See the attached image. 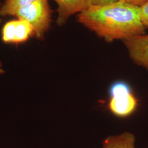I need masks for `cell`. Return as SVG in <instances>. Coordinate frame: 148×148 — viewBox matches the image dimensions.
Returning a JSON list of instances; mask_svg holds the SVG:
<instances>
[{"label":"cell","mask_w":148,"mask_h":148,"mask_svg":"<svg viewBox=\"0 0 148 148\" xmlns=\"http://www.w3.org/2000/svg\"><path fill=\"white\" fill-rule=\"evenodd\" d=\"M78 21L106 41L143 35L145 27L139 7L123 0L107 5L88 7L77 16Z\"/></svg>","instance_id":"1"},{"label":"cell","mask_w":148,"mask_h":148,"mask_svg":"<svg viewBox=\"0 0 148 148\" xmlns=\"http://www.w3.org/2000/svg\"><path fill=\"white\" fill-rule=\"evenodd\" d=\"M107 107L112 114L119 118H126L137 110L139 101L132 89L126 82L117 80L110 86Z\"/></svg>","instance_id":"2"},{"label":"cell","mask_w":148,"mask_h":148,"mask_svg":"<svg viewBox=\"0 0 148 148\" xmlns=\"http://www.w3.org/2000/svg\"><path fill=\"white\" fill-rule=\"evenodd\" d=\"M13 16L29 23L34 29V35L42 40L51 21V11L48 0H36L19 9Z\"/></svg>","instance_id":"3"},{"label":"cell","mask_w":148,"mask_h":148,"mask_svg":"<svg viewBox=\"0 0 148 148\" xmlns=\"http://www.w3.org/2000/svg\"><path fill=\"white\" fill-rule=\"evenodd\" d=\"M124 43L134 62L148 70V34L127 38Z\"/></svg>","instance_id":"4"},{"label":"cell","mask_w":148,"mask_h":148,"mask_svg":"<svg viewBox=\"0 0 148 148\" xmlns=\"http://www.w3.org/2000/svg\"><path fill=\"white\" fill-rule=\"evenodd\" d=\"M58 5L57 24L63 26L70 16L76 13H81L88 7V0H56Z\"/></svg>","instance_id":"5"},{"label":"cell","mask_w":148,"mask_h":148,"mask_svg":"<svg viewBox=\"0 0 148 148\" xmlns=\"http://www.w3.org/2000/svg\"><path fill=\"white\" fill-rule=\"evenodd\" d=\"M135 140L132 133L126 132L106 138L103 141V148H136Z\"/></svg>","instance_id":"6"},{"label":"cell","mask_w":148,"mask_h":148,"mask_svg":"<svg viewBox=\"0 0 148 148\" xmlns=\"http://www.w3.org/2000/svg\"><path fill=\"white\" fill-rule=\"evenodd\" d=\"M32 35H34V29L31 24L25 20L16 19L15 45L25 42Z\"/></svg>","instance_id":"7"},{"label":"cell","mask_w":148,"mask_h":148,"mask_svg":"<svg viewBox=\"0 0 148 148\" xmlns=\"http://www.w3.org/2000/svg\"><path fill=\"white\" fill-rule=\"evenodd\" d=\"M36 0H5L1 8V16H13L16 11Z\"/></svg>","instance_id":"8"},{"label":"cell","mask_w":148,"mask_h":148,"mask_svg":"<svg viewBox=\"0 0 148 148\" xmlns=\"http://www.w3.org/2000/svg\"><path fill=\"white\" fill-rule=\"evenodd\" d=\"M16 20H13L5 23L2 28V40L7 44L15 45Z\"/></svg>","instance_id":"9"},{"label":"cell","mask_w":148,"mask_h":148,"mask_svg":"<svg viewBox=\"0 0 148 148\" xmlns=\"http://www.w3.org/2000/svg\"><path fill=\"white\" fill-rule=\"evenodd\" d=\"M140 16L144 26L148 28V2L139 7Z\"/></svg>","instance_id":"10"},{"label":"cell","mask_w":148,"mask_h":148,"mask_svg":"<svg viewBox=\"0 0 148 148\" xmlns=\"http://www.w3.org/2000/svg\"><path fill=\"white\" fill-rule=\"evenodd\" d=\"M119 0H88L89 7L107 5L116 2Z\"/></svg>","instance_id":"11"},{"label":"cell","mask_w":148,"mask_h":148,"mask_svg":"<svg viewBox=\"0 0 148 148\" xmlns=\"http://www.w3.org/2000/svg\"><path fill=\"white\" fill-rule=\"evenodd\" d=\"M123 1H125V2L131 5H136L139 7L148 2V0H123Z\"/></svg>","instance_id":"12"},{"label":"cell","mask_w":148,"mask_h":148,"mask_svg":"<svg viewBox=\"0 0 148 148\" xmlns=\"http://www.w3.org/2000/svg\"><path fill=\"white\" fill-rule=\"evenodd\" d=\"M5 74V70L3 69V65L0 60V76Z\"/></svg>","instance_id":"13"},{"label":"cell","mask_w":148,"mask_h":148,"mask_svg":"<svg viewBox=\"0 0 148 148\" xmlns=\"http://www.w3.org/2000/svg\"><path fill=\"white\" fill-rule=\"evenodd\" d=\"M1 6H2V5L1 4V2H0V12H1ZM1 22H2V19H1V14H0V24H1Z\"/></svg>","instance_id":"14"},{"label":"cell","mask_w":148,"mask_h":148,"mask_svg":"<svg viewBox=\"0 0 148 148\" xmlns=\"http://www.w3.org/2000/svg\"><path fill=\"white\" fill-rule=\"evenodd\" d=\"M54 1H56V0H54Z\"/></svg>","instance_id":"15"}]
</instances>
